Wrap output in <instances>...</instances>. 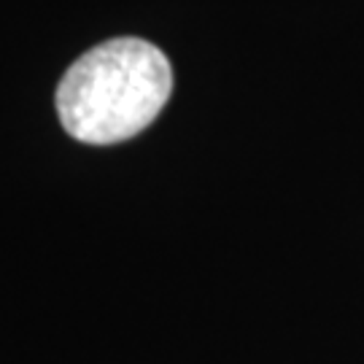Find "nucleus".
<instances>
[{"instance_id":"f257e3e1","label":"nucleus","mask_w":364,"mask_h":364,"mask_svg":"<svg viewBox=\"0 0 364 364\" xmlns=\"http://www.w3.org/2000/svg\"><path fill=\"white\" fill-rule=\"evenodd\" d=\"M170 92L173 70L162 49L144 38H114L68 68L54 103L70 138L111 146L144 132Z\"/></svg>"}]
</instances>
